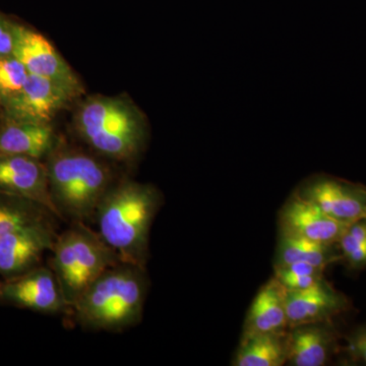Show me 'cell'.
Segmentation results:
<instances>
[{"label": "cell", "mask_w": 366, "mask_h": 366, "mask_svg": "<svg viewBox=\"0 0 366 366\" xmlns=\"http://www.w3.org/2000/svg\"><path fill=\"white\" fill-rule=\"evenodd\" d=\"M288 360L292 366H322L338 346L331 320L290 327L287 331Z\"/></svg>", "instance_id": "4fadbf2b"}, {"label": "cell", "mask_w": 366, "mask_h": 366, "mask_svg": "<svg viewBox=\"0 0 366 366\" xmlns=\"http://www.w3.org/2000/svg\"><path fill=\"white\" fill-rule=\"evenodd\" d=\"M14 38L11 21L0 19V59L13 55Z\"/></svg>", "instance_id": "cb8c5ba5"}, {"label": "cell", "mask_w": 366, "mask_h": 366, "mask_svg": "<svg viewBox=\"0 0 366 366\" xmlns=\"http://www.w3.org/2000/svg\"><path fill=\"white\" fill-rule=\"evenodd\" d=\"M288 331L286 289L274 277L262 286L244 320L243 333H283Z\"/></svg>", "instance_id": "9a60e30c"}, {"label": "cell", "mask_w": 366, "mask_h": 366, "mask_svg": "<svg viewBox=\"0 0 366 366\" xmlns=\"http://www.w3.org/2000/svg\"><path fill=\"white\" fill-rule=\"evenodd\" d=\"M346 305L345 297L326 280L305 290H286L288 329L331 320L334 315L343 312Z\"/></svg>", "instance_id": "5bb4252c"}, {"label": "cell", "mask_w": 366, "mask_h": 366, "mask_svg": "<svg viewBox=\"0 0 366 366\" xmlns=\"http://www.w3.org/2000/svg\"><path fill=\"white\" fill-rule=\"evenodd\" d=\"M161 204L153 185L124 180L115 182L99 204L97 232L124 264L146 269L151 227Z\"/></svg>", "instance_id": "6da1fadb"}, {"label": "cell", "mask_w": 366, "mask_h": 366, "mask_svg": "<svg viewBox=\"0 0 366 366\" xmlns=\"http://www.w3.org/2000/svg\"><path fill=\"white\" fill-rule=\"evenodd\" d=\"M57 218L42 204L0 192V238L19 229Z\"/></svg>", "instance_id": "d6986e66"}, {"label": "cell", "mask_w": 366, "mask_h": 366, "mask_svg": "<svg viewBox=\"0 0 366 366\" xmlns=\"http://www.w3.org/2000/svg\"><path fill=\"white\" fill-rule=\"evenodd\" d=\"M344 225L366 219V189L335 178L317 177L295 192Z\"/></svg>", "instance_id": "9c48e42d"}, {"label": "cell", "mask_w": 366, "mask_h": 366, "mask_svg": "<svg viewBox=\"0 0 366 366\" xmlns=\"http://www.w3.org/2000/svg\"><path fill=\"white\" fill-rule=\"evenodd\" d=\"M287 331L283 333H242L232 365H287Z\"/></svg>", "instance_id": "e0dca14e"}, {"label": "cell", "mask_w": 366, "mask_h": 366, "mask_svg": "<svg viewBox=\"0 0 366 366\" xmlns=\"http://www.w3.org/2000/svg\"><path fill=\"white\" fill-rule=\"evenodd\" d=\"M11 24L14 38L13 55L29 74L51 79L76 97L83 93L78 76L44 36L25 26Z\"/></svg>", "instance_id": "8992f818"}, {"label": "cell", "mask_w": 366, "mask_h": 366, "mask_svg": "<svg viewBox=\"0 0 366 366\" xmlns=\"http://www.w3.org/2000/svg\"><path fill=\"white\" fill-rule=\"evenodd\" d=\"M347 227L296 192L279 213V232L310 242L338 244Z\"/></svg>", "instance_id": "8fae6325"}, {"label": "cell", "mask_w": 366, "mask_h": 366, "mask_svg": "<svg viewBox=\"0 0 366 366\" xmlns=\"http://www.w3.org/2000/svg\"><path fill=\"white\" fill-rule=\"evenodd\" d=\"M1 300L43 314H69L71 312L50 267L39 266L4 282Z\"/></svg>", "instance_id": "30bf717a"}, {"label": "cell", "mask_w": 366, "mask_h": 366, "mask_svg": "<svg viewBox=\"0 0 366 366\" xmlns=\"http://www.w3.org/2000/svg\"><path fill=\"white\" fill-rule=\"evenodd\" d=\"M29 76L25 66L14 55L0 59V101L18 93Z\"/></svg>", "instance_id": "ffe728a7"}, {"label": "cell", "mask_w": 366, "mask_h": 366, "mask_svg": "<svg viewBox=\"0 0 366 366\" xmlns=\"http://www.w3.org/2000/svg\"><path fill=\"white\" fill-rule=\"evenodd\" d=\"M148 287L146 269L120 262L86 289L69 315L83 329L124 331L143 319Z\"/></svg>", "instance_id": "3957f363"}, {"label": "cell", "mask_w": 366, "mask_h": 366, "mask_svg": "<svg viewBox=\"0 0 366 366\" xmlns=\"http://www.w3.org/2000/svg\"><path fill=\"white\" fill-rule=\"evenodd\" d=\"M50 196L57 215L69 223L94 222L99 204L114 185L107 164L60 143L46 157Z\"/></svg>", "instance_id": "7a4b0ae2"}, {"label": "cell", "mask_w": 366, "mask_h": 366, "mask_svg": "<svg viewBox=\"0 0 366 366\" xmlns=\"http://www.w3.org/2000/svg\"><path fill=\"white\" fill-rule=\"evenodd\" d=\"M274 278L287 291L305 290L325 280L324 274H300L281 266H274Z\"/></svg>", "instance_id": "44dd1931"}, {"label": "cell", "mask_w": 366, "mask_h": 366, "mask_svg": "<svg viewBox=\"0 0 366 366\" xmlns=\"http://www.w3.org/2000/svg\"><path fill=\"white\" fill-rule=\"evenodd\" d=\"M347 350L354 360L366 365V326L358 329L349 338Z\"/></svg>", "instance_id": "603a6c76"}, {"label": "cell", "mask_w": 366, "mask_h": 366, "mask_svg": "<svg viewBox=\"0 0 366 366\" xmlns=\"http://www.w3.org/2000/svg\"><path fill=\"white\" fill-rule=\"evenodd\" d=\"M57 234L54 220L19 229L0 238V276L16 278L40 266Z\"/></svg>", "instance_id": "52a82bcc"}, {"label": "cell", "mask_w": 366, "mask_h": 366, "mask_svg": "<svg viewBox=\"0 0 366 366\" xmlns=\"http://www.w3.org/2000/svg\"><path fill=\"white\" fill-rule=\"evenodd\" d=\"M2 285H4V283H2V282H0V300H1L2 295Z\"/></svg>", "instance_id": "d4e9b609"}, {"label": "cell", "mask_w": 366, "mask_h": 366, "mask_svg": "<svg viewBox=\"0 0 366 366\" xmlns=\"http://www.w3.org/2000/svg\"><path fill=\"white\" fill-rule=\"evenodd\" d=\"M74 127L92 150L117 162H134L146 146V120L127 99H86L76 113Z\"/></svg>", "instance_id": "277c9868"}, {"label": "cell", "mask_w": 366, "mask_h": 366, "mask_svg": "<svg viewBox=\"0 0 366 366\" xmlns=\"http://www.w3.org/2000/svg\"><path fill=\"white\" fill-rule=\"evenodd\" d=\"M347 229V228H346ZM342 259H346L354 268L366 266V242H361L348 233L344 232L338 242Z\"/></svg>", "instance_id": "7402d4cb"}, {"label": "cell", "mask_w": 366, "mask_h": 366, "mask_svg": "<svg viewBox=\"0 0 366 366\" xmlns=\"http://www.w3.org/2000/svg\"><path fill=\"white\" fill-rule=\"evenodd\" d=\"M76 96L51 79L30 74L18 93L0 101L7 120L50 124L52 118Z\"/></svg>", "instance_id": "ba28073f"}, {"label": "cell", "mask_w": 366, "mask_h": 366, "mask_svg": "<svg viewBox=\"0 0 366 366\" xmlns=\"http://www.w3.org/2000/svg\"><path fill=\"white\" fill-rule=\"evenodd\" d=\"M50 124L7 120L0 129V154L47 157L59 144Z\"/></svg>", "instance_id": "2e32d148"}, {"label": "cell", "mask_w": 366, "mask_h": 366, "mask_svg": "<svg viewBox=\"0 0 366 366\" xmlns=\"http://www.w3.org/2000/svg\"><path fill=\"white\" fill-rule=\"evenodd\" d=\"M0 192L36 202L59 218L50 196L47 169L40 159L0 154Z\"/></svg>", "instance_id": "7c38bea8"}, {"label": "cell", "mask_w": 366, "mask_h": 366, "mask_svg": "<svg viewBox=\"0 0 366 366\" xmlns=\"http://www.w3.org/2000/svg\"><path fill=\"white\" fill-rule=\"evenodd\" d=\"M340 259L342 254L338 244H324L279 233L274 266L307 262L326 269Z\"/></svg>", "instance_id": "ac0fdd59"}, {"label": "cell", "mask_w": 366, "mask_h": 366, "mask_svg": "<svg viewBox=\"0 0 366 366\" xmlns=\"http://www.w3.org/2000/svg\"><path fill=\"white\" fill-rule=\"evenodd\" d=\"M120 262L117 252L97 230L88 224L76 222L57 234L49 267L71 310L101 274Z\"/></svg>", "instance_id": "5b68a950"}]
</instances>
